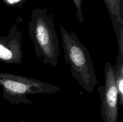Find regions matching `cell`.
I'll return each mask as SVG.
<instances>
[{"label": "cell", "mask_w": 123, "mask_h": 122, "mask_svg": "<svg viewBox=\"0 0 123 122\" xmlns=\"http://www.w3.org/2000/svg\"><path fill=\"white\" fill-rule=\"evenodd\" d=\"M72 1H73L74 6L76 8V17L78 19L80 23H83L84 22V19L82 14V0H72Z\"/></svg>", "instance_id": "cell-8"}, {"label": "cell", "mask_w": 123, "mask_h": 122, "mask_svg": "<svg viewBox=\"0 0 123 122\" xmlns=\"http://www.w3.org/2000/svg\"><path fill=\"white\" fill-rule=\"evenodd\" d=\"M0 86L4 99L14 105H31L33 102L27 98L31 94H53L61 92L55 85L23 75L0 72Z\"/></svg>", "instance_id": "cell-3"}, {"label": "cell", "mask_w": 123, "mask_h": 122, "mask_svg": "<svg viewBox=\"0 0 123 122\" xmlns=\"http://www.w3.org/2000/svg\"><path fill=\"white\" fill-rule=\"evenodd\" d=\"M1 1L5 5L8 7L21 8L24 4L28 0H1Z\"/></svg>", "instance_id": "cell-9"}, {"label": "cell", "mask_w": 123, "mask_h": 122, "mask_svg": "<svg viewBox=\"0 0 123 122\" xmlns=\"http://www.w3.org/2000/svg\"><path fill=\"white\" fill-rule=\"evenodd\" d=\"M28 27L36 57L44 64L56 67L61 51L53 14H49L47 8H34Z\"/></svg>", "instance_id": "cell-1"}, {"label": "cell", "mask_w": 123, "mask_h": 122, "mask_svg": "<svg viewBox=\"0 0 123 122\" xmlns=\"http://www.w3.org/2000/svg\"><path fill=\"white\" fill-rule=\"evenodd\" d=\"M105 80L98 87L101 102L100 116L104 122H117L118 118V93L115 81L114 66L106 62Z\"/></svg>", "instance_id": "cell-4"}, {"label": "cell", "mask_w": 123, "mask_h": 122, "mask_svg": "<svg viewBox=\"0 0 123 122\" xmlns=\"http://www.w3.org/2000/svg\"><path fill=\"white\" fill-rule=\"evenodd\" d=\"M115 68V81L118 93V105L123 106V54L118 53Z\"/></svg>", "instance_id": "cell-7"}, {"label": "cell", "mask_w": 123, "mask_h": 122, "mask_svg": "<svg viewBox=\"0 0 123 122\" xmlns=\"http://www.w3.org/2000/svg\"><path fill=\"white\" fill-rule=\"evenodd\" d=\"M60 30L64 58L71 75L86 92L92 93L98 81L88 49L74 32L62 25Z\"/></svg>", "instance_id": "cell-2"}, {"label": "cell", "mask_w": 123, "mask_h": 122, "mask_svg": "<svg viewBox=\"0 0 123 122\" xmlns=\"http://www.w3.org/2000/svg\"><path fill=\"white\" fill-rule=\"evenodd\" d=\"M22 20L18 16L7 36L0 35V62L7 64H20L22 62L23 50L21 39L23 32L18 25Z\"/></svg>", "instance_id": "cell-5"}, {"label": "cell", "mask_w": 123, "mask_h": 122, "mask_svg": "<svg viewBox=\"0 0 123 122\" xmlns=\"http://www.w3.org/2000/svg\"></svg>", "instance_id": "cell-10"}, {"label": "cell", "mask_w": 123, "mask_h": 122, "mask_svg": "<svg viewBox=\"0 0 123 122\" xmlns=\"http://www.w3.org/2000/svg\"><path fill=\"white\" fill-rule=\"evenodd\" d=\"M117 38L118 51H123V0H103Z\"/></svg>", "instance_id": "cell-6"}]
</instances>
